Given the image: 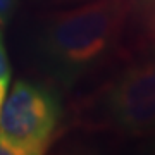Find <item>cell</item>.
Here are the masks:
<instances>
[{"label": "cell", "mask_w": 155, "mask_h": 155, "mask_svg": "<svg viewBox=\"0 0 155 155\" xmlns=\"http://www.w3.org/2000/svg\"><path fill=\"white\" fill-rule=\"evenodd\" d=\"M74 126L122 136L155 133V50L129 61L74 104Z\"/></svg>", "instance_id": "obj_2"}, {"label": "cell", "mask_w": 155, "mask_h": 155, "mask_svg": "<svg viewBox=\"0 0 155 155\" xmlns=\"http://www.w3.org/2000/svg\"><path fill=\"white\" fill-rule=\"evenodd\" d=\"M17 7V0H0V28L4 29L11 22Z\"/></svg>", "instance_id": "obj_5"}, {"label": "cell", "mask_w": 155, "mask_h": 155, "mask_svg": "<svg viewBox=\"0 0 155 155\" xmlns=\"http://www.w3.org/2000/svg\"><path fill=\"white\" fill-rule=\"evenodd\" d=\"M36 4H41V5L47 7H67V5H76V4H83V2H90V0H33Z\"/></svg>", "instance_id": "obj_7"}, {"label": "cell", "mask_w": 155, "mask_h": 155, "mask_svg": "<svg viewBox=\"0 0 155 155\" xmlns=\"http://www.w3.org/2000/svg\"><path fill=\"white\" fill-rule=\"evenodd\" d=\"M150 150H152V152H155V133H153V138H152V141H150Z\"/></svg>", "instance_id": "obj_10"}, {"label": "cell", "mask_w": 155, "mask_h": 155, "mask_svg": "<svg viewBox=\"0 0 155 155\" xmlns=\"http://www.w3.org/2000/svg\"><path fill=\"white\" fill-rule=\"evenodd\" d=\"M0 155H11V152H9V148H7L5 145L0 141Z\"/></svg>", "instance_id": "obj_9"}, {"label": "cell", "mask_w": 155, "mask_h": 155, "mask_svg": "<svg viewBox=\"0 0 155 155\" xmlns=\"http://www.w3.org/2000/svg\"><path fill=\"white\" fill-rule=\"evenodd\" d=\"M64 95L41 79L19 78L0 109V141L11 155L47 153L64 122Z\"/></svg>", "instance_id": "obj_3"}, {"label": "cell", "mask_w": 155, "mask_h": 155, "mask_svg": "<svg viewBox=\"0 0 155 155\" xmlns=\"http://www.w3.org/2000/svg\"><path fill=\"white\" fill-rule=\"evenodd\" d=\"M9 84H11V79H0V109H2V105H4V102L7 98Z\"/></svg>", "instance_id": "obj_8"}, {"label": "cell", "mask_w": 155, "mask_h": 155, "mask_svg": "<svg viewBox=\"0 0 155 155\" xmlns=\"http://www.w3.org/2000/svg\"><path fill=\"white\" fill-rule=\"evenodd\" d=\"M133 0H90L43 12L29 35L28 54L38 79L62 95L76 93L104 71L129 33Z\"/></svg>", "instance_id": "obj_1"}, {"label": "cell", "mask_w": 155, "mask_h": 155, "mask_svg": "<svg viewBox=\"0 0 155 155\" xmlns=\"http://www.w3.org/2000/svg\"><path fill=\"white\" fill-rule=\"evenodd\" d=\"M129 29H134L148 50H155V0H133Z\"/></svg>", "instance_id": "obj_4"}, {"label": "cell", "mask_w": 155, "mask_h": 155, "mask_svg": "<svg viewBox=\"0 0 155 155\" xmlns=\"http://www.w3.org/2000/svg\"><path fill=\"white\" fill-rule=\"evenodd\" d=\"M0 79H11V66L7 59L4 38H2V28H0Z\"/></svg>", "instance_id": "obj_6"}]
</instances>
